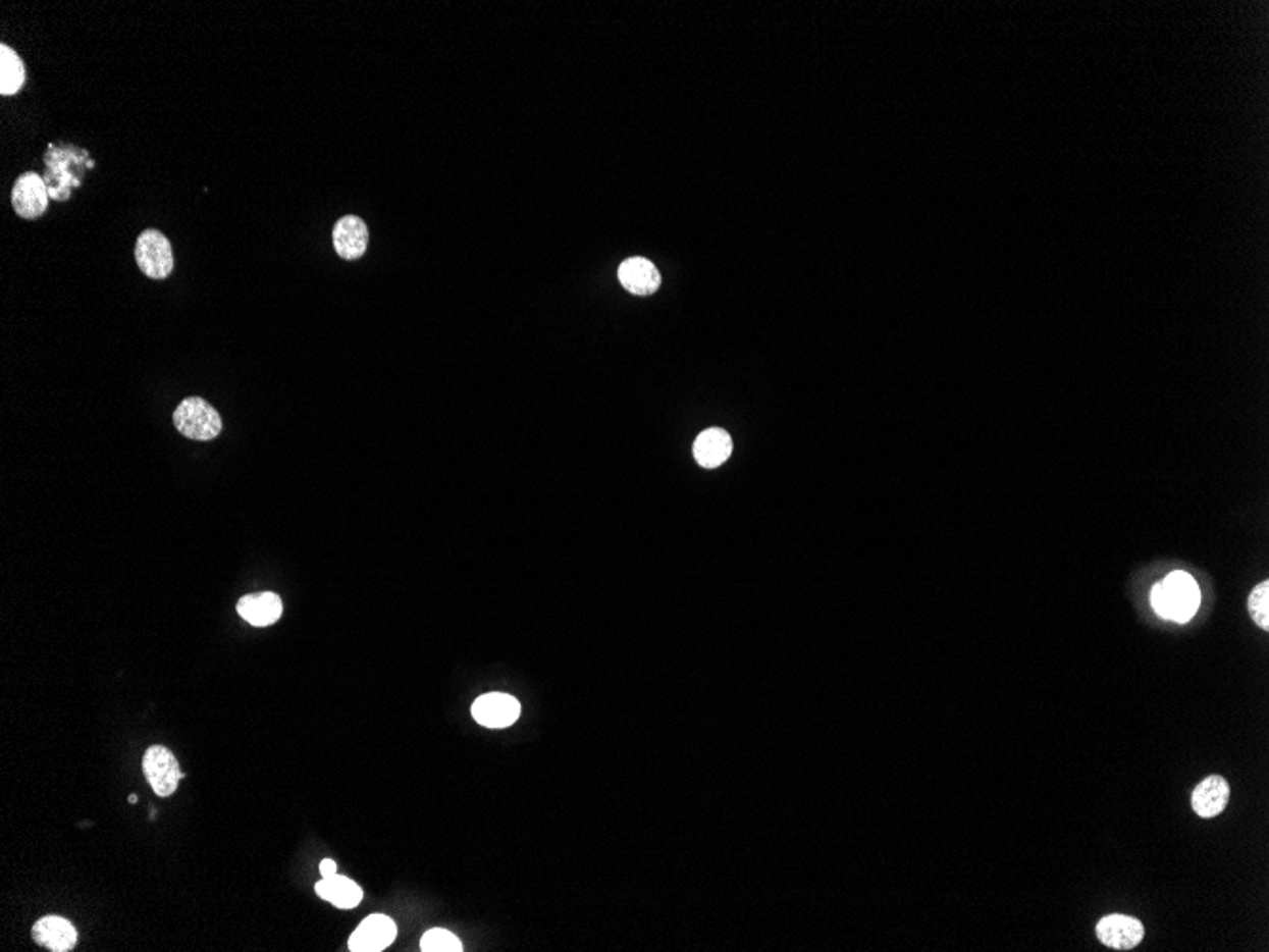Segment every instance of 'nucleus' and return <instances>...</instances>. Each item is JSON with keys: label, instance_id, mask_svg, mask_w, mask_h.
<instances>
[{"label": "nucleus", "instance_id": "f257e3e1", "mask_svg": "<svg viewBox=\"0 0 1269 952\" xmlns=\"http://www.w3.org/2000/svg\"><path fill=\"white\" fill-rule=\"evenodd\" d=\"M1150 601L1159 617L1184 624L1200 609V586L1187 573L1174 571L1152 588Z\"/></svg>", "mask_w": 1269, "mask_h": 952}, {"label": "nucleus", "instance_id": "f03ea898", "mask_svg": "<svg viewBox=\"0 0 1269 952\" xmlns=\"http://www.w3.org/2000/svg\"><path fill=\"white\" fill-rule=\"evenodd\" d=\"M173 424L179 434L196 441H210L223 432L221 415L202 398L182 400L173 413Z\"/></svg>", "mask_w": 1269, "mask_h": 952}, {"label": "nucleus", "instance_id": "7ed1b4c3", "mask_svg": "<svg viewBox=\"0 0 1269 952\" xmlns=\"http://www.w3.org/2000/svg\"><path fill=\"white\" fill-rule=\"evenodd\" d=\"M136 261L141 272L151 280H166L175 268L173 248L168 236L158 228H147L136 242Z\"/></svg>", "mask_w": 1269, "mask_h": 952}, {"label": "nucleus", "instance_id": "20e7f679", "mask_svg": "<svg viewBox=\"0 0 1269 952\" xmlns=\"http://www.w3.org/2000/svg\"><path fill=\"white\" fill-rule=\"evenodd\" d=\"M143 774L158 797H171L184 778L177 758L164 745H153L143 756Z\"/></svg>", "mask_w": 1269, "mask_h": 952}, {"label": "nucleus", "instance_id": "39448f33", "mask_svg": "<svg viewBox=\"0 0 1269 952\" xmlns=\"http://www.w3.org/2000/svg\"><path fill=\"white\" fill-rule=\"evenodd\" d=\"M12 208L21 219L35 221L48 210V184L35 171H25L15 179L12 187Z\"/></svg>", "mask_w": 1269, "mask_h": 952}, {"label": "nucleus", "instance_id": "423d86ee", "mask_svg": "<svg viewBox=\"0 0 1269 952\" xmlns=\"http://www.w3.org/2000/svg\"><path fill=\"white\" fill-rule=\"evenodd\" d=\"M472 715L481 727L487 729H508L516 723L521 715L519 701L503 692L483 694L474 701Z\"/></svg>", "mask_w": 1269, "mask_h": 952}, {"label": "nucleus", "instance_id": "0eeeda50", "mask_svg": "<svg viewBox=\"0 0 1269 952\" xmlns=\"http://www.w3.org/2000/svg\"><path fill=\"white\" fill-rule=\"evenodd\" d=\"M395 936H398V928L390 916L371 914L350 936L349 949L352 952L384 951L393 943Z\"/></svg>", "mask_w": 1269, "mask_h": 952}, {"label": "nucleus", "instance_id": "6e6552de", "mask_svg": "<svg viewBox=\"0 0 1269 952\" xmlns=\"http://www.w3.org/2000/svg\"><path fill=\"white\" fill-rule=\"evenodd\" d=\"M1097 938L1102 945L1114 951H1130L1141 945L1144 939V925L1141 920L1125 914H1110L1101 918L1097 924Z\"/></svg>", "mask_w": 1269, "mask_h": 952}, {"label": "nucleus", "instance_id": "1a4fd4ad", "mask_svg": "<svg viewBox=\"0 0 1269 952\" xmlns=\"http://www.w3.org/2000/svg\"><path fill=\"white\" fill-rule=\"evenodd\" d=\"M333 246L338 257L347 261H356L367 252L369 246V228L358 215H345L336 221L333 228Z\"/></svg>", "mask_w": 1269, "mask_h": 952}, {"label": "nucleus", "instance_id": "9d476101", "mask_svg": "<svg viewBox=\"0 0 1269 952\" xmlns=\"http://www.w3.org/2000/svg\"><path fill=\"white\" fill-rule=\"evenodd\" d=\"M236 611L248 624H252L255 628H266V626L276 624L281 618L283 602L279 599L278 593L261 591V593L244 595L237 601Z\"/></svg>", "mask_w": 1269, "mask_h": 952}, {"label": "nucleus", "instance_id": "9b49d317", "mask_svg": "<svg viewBox=\"0 0 1269 952\" xmlns=\"http://www.w3.org/2000/svg\"><path fill=\"white\" fill-rule=\"evenodd\" d=\"M33 939L37 945L52 952H69L76 945V928L67 918L44 916L33 925Z\"/></svg>", "mask_w": 1269, "mask_h": 952}, {"label": "nucleus", "instance_id": "f8f14e48", "mask_svg": "<svg viewBox=\"0 0 1269 952\" xmlns=\"http://www.w3.org/2000/svg\"><path fill=\"white\" fill-rule=\"evenodd\" d=\"M618 278L629 294L639 297L656 294L662 285V276L656 266L644 257H631L624 261L618 270Z\"/></svg>", "mask_w": 1269, "mask_h": 952}, {"label": "nucleus", "instance_id": "ddd939ff", "mask_svg": "<svg viewBox=\"0 0 1269 952\" xmlns=\"http://www.w3.org/2000/svg\"><path fill=\"white\" fill-rule=\"evenodd\" d=\"M1229 802V785L1222 776H1209L1192 793V808L1200 817H1216Z\"/></svg>", "mask_w": 1269, "mask_h": 952}, {"label": "nucleus", "instance_id": "4468645a", "mask_svg": "<svg viewBox=\"0 0 1269 952\" xmlns=\"http://www.w3.org/2000/svg\"><path fill=\"white\" fill-rule=\"evenodd\" d=\"M732 455V437L721 428L701 432L694 443V457L703 468H719Z\"/></svg>", "mask_w": 1269, "mask_h": 952}, {"label": "nucleus", "instance_id": "2eb2a0df", "mask_svg": "<svg viewBox=\"0 0 1269 952\" xmlns=\"http://www.w3.org/2000/svg\"><path fill=\"white\" fill-rule=\"evenodd\" d=\"M316 894L321 899L333 903L338 909H354V907H358L362 903L363 899V890L360 888V884L350 881L347 877H340V875H333V877L323 879V881L316 884Z\"/></svg>", "mask_w": 1269, "mask_h": 952}, {"label": "nucleus", "instance_id": "dca6fc26", "mask_svg": "<svg viewBox=\"0 0 1269 952\" xmlns=\"http://www.w3.org/2000/svg\"><path fill=\"white\" fill-rule=\"evenodd\" d=\"M28 81V69L23 59L17 56L10 46H0V96L8 98L21 92Z\"/></svg>", "mask_w": 1269, "mask_h": 952}, {"label": "nucleus", "instance_id": "f3484780", "mask_svg": "<svg viewBox=\"0 0 1269 952\" xmlns=\"http://www.w3.org/2000/svg\"><path fill=\"white\" fill-rule=\"evenodd\" d=\"M420 951L422 952H461V939L457 938L453 932L443 930V928H433L428 930L422 939H420Z\"/></svg>", "mask_w": 1269, "mask_h": 952}, {"label": "nucleus", "instance_id": "a211bd4d", "mask_svg": "<svg viewBox=\"0 0 1269 952\" xmlns=\"http://www.w3.org/2000/svg\"><path fill=\"white\" fill-rule=\"evenodd\" d=\"M1249 613L1264 631L1269 630V582L1258 584L1249 595Z\"/></svg>", "mask_w": 1269, "mask_h": 952}, {"label": "nucleus", "instance_id": "6ab92c4d", "mask_svg": "<svg viewBox=\"0 0 1269 952\" xmlns=\"http://www.w3.org/2000/svg\"><path fill=\"white\" fill-rule=\"evenodd\" d=\"M320 872L323 879H329L336 875V863L333 859H323L320 863Z\"/></svg>", "mask_w": 1269, "mask_h": 952}, {"label": "nucleus", "instance_id": "aec40b11", "mask_svg": "<svg viewBox=\"0 0 1269 952\" xmlns=\"http://www.w3.org/2000/svg\"><path fill=\"white\" fill-rule=\"evenodd\" d=\"M127 802H129V804H136V802H138V797H136V795H129V797H127Z\"/></svg>", "mask_w": 1269, "mask_h": 952}]
</instances>
